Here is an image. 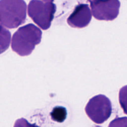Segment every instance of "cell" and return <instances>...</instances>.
I'll use <instances>...</instances> for the list:
<instances>
[{
    "mask_svg": "<svg viewBox=\"0 0 127 127\" xmlns=\"http://www.w3.org/2000/svg\"><path fill=\"white\" fill-rule=\"evenodd\" d=\"M92 19L91 10L87 4L77 5L67 19L68 25L74 28H84L90 23Z\"/></svg>",
    "mask_w": 127,
    "mask_h": 127,
    "instance_id": "cell-6",
    "label": "cell"
},
{
    "mask_svg": "<svg viewBox=\"0 0 127 127\" xmlns=\"http://www.w3.org/2000/svg\"><path fill=\"white\" fill-rule=\"evenodd\" d=\"M27 5L24 0H0V24L15 29L24 23Z\"/></svg>",
    "mask_w": 127,
    "mask_h": 127,
    "instance_id": "cell-2",
    "label": "cell"
},
{
    "mask_svg": "<svg viewBox=\"0 0 127 127\" xmlns=\"http://www.w3.org/2000/svg\"><path fill=\"white\" fill-rule=\"evenodd\" d=\"M57 10L56 5L52 2L32 0L28 5V15L32 21L43 30L50 27Z\"/></svg>",
    "mask_w": 127,
    "mask_h": 127,
    "instance_id": "cell-3",
    "label": "cell"
},
{
    "mask_svg": "<svg viewBox=\"0 0 127 127\" xmlns=\"http://www.w3.org/2000/svg\"><path fill=\"white\" fill-rule=\"evenodd\" d=\"M11 32L0 24V55L7 50L11 43Z\"/></svg>",
    "mask_w": 127,
    "mask_h": 127,
    "instance_id": "cell-7",
    "label": "cell"
},
{
    "mask_svg": "<svg viewBox=\"0 0 127 127\" xmlns=\"http://www.w3.org/2000/svg\"><path fill=\"white\" fill-rule=\"evenodd\" d=\"M42 36L41 30L35 25L29 24L22 26L14 33L11 48L19 55L28 56L40 43Z\"/></svg>",
    "mask_w": 127,
    "mask_h": 127,
    "instance_id": "cell-1",
    "label": "cell"
},
{
    "mask_svg": "<svg viewBox=\"0 0 127 127\" xmlns=\"http://www.w3.org/2000/svg\"><path fill=\"white\" fill-rule=\"evenodd\" d=\"M50 115L53 121L58 123H62L65 120L66 118V109L63 107H55L51 112Z\"/></svg>",
    "mask_w": 127,
    "mask_h": 127,
    "instance_id": "cell-8",
    "label": "cell"
},
{
    "mask_svg": "<svg viewBox=\"0 0 127 127\" xmlns=\"http://www.w3.org/2000/svg\"><path fill=\"white\" fill-rule=\"evenodd\" d=\"M43 1H45V2H53L54 0H42Z\"/></svg>",
    "mask_w": 127,
    "mask_h": 127,
    "instance_id": "cell-9",
    "label": "cell"
},
{
    "mask_svg": "<svg viewBox=\"0 0 127 127\" xmlns=\"http://www.w3.org/2000/svg\"><path fill=\"white\" fill-rule=\"evenodd\" d=\"M93 16L99 21H113L117 17L119 0H89Z\"/></svg>",
    "mask_w": 127,
    "mask_h": 127,
    "instance_id": "cell-5",
    "label": "cell"
},
{
    "mask_svg": "<svg viewBox=\"0 0 127 127\" xmlns=\"http://www.w3.org/2000/svg\"><path fill=\"white\" fill-rule=\"evenodd\" d=\"M89 119L97 124L105 122L112 112V104L109 98L102 94L95 95L89 100L85 108Z\"/></svg>",
    "mask_w": 127,
    "mask_h": 127,
    "instance_id": "cell-4",
    "label": "cell"
}]
</instances>
